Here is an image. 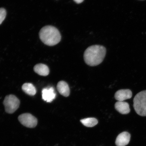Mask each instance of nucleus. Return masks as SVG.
Segmentation results:
<instances>
[{
	"mask_svg": "<svg viewBox=\"0 0 146 146\" xmlns=\"http://www.w3.org/2000/svg\"><path fill=\"white\" fill-rule=\"evenodd\" d=\"M106 51L105 47L101 45H95L89 47L84 54L85 63L91 66L99 65L104 59Z\"/></svg>",
	"mask_w": 146,
	"mask_h": 146,
	"instance_id": "nucleus-1",
	"label": "nucleus"
},
{
	"mask_svg": "<svg viewBox=\"0 0 146 146\" xmlns=\"http://www.w3.org/2000/svg\"><path fill=\"white\" fill-rule=\"evenodd\" d=\"M40 39L45 44L52 46L61 41V36L59 31L55 27L50 25L43 27L39 32Z\"/></svg>",
	"mask_w": 146,
	"mask_h": 146,
	"instance_id": "nucleus-2",
	"label": "nucleus"
},
{
	"mask_svg": "<svg viewBox=\"0 0 146 146\" xmlns=\"http://www.w3.org/2000/svg\"><path fill=\"white\" fill-rule=\"evenodd\" d=\"M133 107L138 115L146 116V90L137 94L133 100Z\"/></svg>",
	"mask_w": 146,
	"mask_h": 146,
	"instance_id": "nucleus-3",
	"label": "nucleus"
},
{
	"mask_svg": "<svg viewBox=\"0 0 146 146\" xmlns=\"http://www.w3.org/2000/svg\"><path fill=\"white\" fill-rule=\"evenodd\" d=\"M20 100L13 95H10L5 97L3 104L5 112L9 114L13 113L19 106Z\"/></svg>",
	"mask_w": 146,
	"mask_h": 146,
	"instance_id": "nucleus-4",
	"label": "nucleus"
},
{
	"mask_svg": "<svg viewBox=\"0 0 146 146\" xmlns=\"http://www.w3.org/2000/svg\"><path fill=\"white\" fill-rule=\"evenodd\" d=\"M18 120L25 127L32 128L37 125V119L32 115L28 113L22 114L18 117Z\"/></svg>",
	"mask_w": 146,
	"mask_h": 146,
	"instance_id": "nucleus-5",
	"label": "nucleus"
},
{
	"mask_svg": "<svg viewBox=\"0 0 146 146\" xmlns=\"http://www.w3.org/2000/svg\"><path fill=\"white\" fill-rule=\"evenodd\" d=\"M42 92V99L48 103H51L56 98V94L53 87L44 88Z\"/></svg>",
	"mask_w": 146,
	"mask_h": 146,
	"instance_id": "nucleus-6",
	"label": "nucleus"
},
{
	"mask_svg": "<svg viewBox=\"0 0 146 146\" xmlns=\"http://www.w3.org/2000/svg\"><path fill=\"white\" fill-rule=\"evenodd\" d=\"M132 96V91L129 89L119 90L115 94V98L118 101L123 102L130 99Z\"/></svg>",
	"mask_w": 146,
	"mask_h": 146,
	"instance_id": "nucleus-7",
	"label": "nucleus"
},
{
	"mask_svg": "<svg viewBox=\"0 0 146 146\" xmlns=\"http://www.w3.org/2000/svg\"><path fill=\"white\" fill-rule=\"evenodd\" d=\"M131 135L128 132H124L118 135L116 138L115 144L117 146H125L130 141Z\"/></svg>",
	"mask_w": 146,
	"mask_h": 146,
	"instance_id": "nucleus-8",
	"label": "nucleus"
},
{
	"mask_svg": "<svg viewBox=\"0 0 146 146\" xmlns=\"http://www.w3.org/2000/svg\"><path fill=\"white\" fill-rule=\"evenodd\" d=\"M116 110L122 114H127L130 112L129 104L125 102L118 101L115 104Z\"/></svg>",
	"mask_w": 146,
	"mask_h": 146,
	"instance_id": "nucleus-9",
	"label": "nucleus"
},
{
	"mask_svg": "<svg viewBox=\"0 0 146 146\" xmlns=\"http://www.w3.org/2000/svg\"><path fill=\"white\" fill-rule=\"evenodd\" d=\"M56 88L58 92L61 95L67 97L70 95V88L66 82L64 81L59 82L57 84Z\"/></svg>",
	"mask_w": 146,
	"mask_h": 146,
	"instance_id": "nucleus-10",
	"label": "nucleus"
},
{
	"mask_svg": "<svg viewBox=\"0 0 146 146\" xmlns=\"http://www.w3.org/2000/svg\"><path fill=\"white\" fill-rule=\"evenodd\" d=\"M34 72L40 76H46L50 73V70L47 65L43 64L36 65L34 68Z\"/></svg>",
	"mask_w": 146,
	"mask_h": 146,
	"instance_id": "nucleus-11",
	"label": "nucleus"
},
{
	"mask_svg": "<svg viewBox=\"0 0 146 146\" xmlns=\"http://www.w3.org/2000/svg\"><path fill=\"white\" fill-rule=\"evenodd\" d=\"M22 89L24 92L29 95L34 96L36 93L35 87L31 83L24 84L22 87Z\"/></svg>",
	"mask_w": 146,
	"mask_h": 146,
	"instance_id": "nucleus-12",
	"label": "nucleus"
},
{
	"mask_svg": "<svg viewBox=\"0 0 146 146\" xmlns=\"http://www.w3.org/2000/svg\"><path fill=\"white\" fill-rule=\"evenodd\" d=\"M80 121L84 125L88 127H94L98 123L97 119L94 118H84L81 120Z\"/></svg>",
	"mask_w": 146,
	"mask_h": 146,
	"instance_id": "nucleus-13",
	"label": "nucleus"
},
{
	"mask_svg": "<svg viewBox=\"0 0 146 146\" xmlns=\"http://www.w3.org/2000/svg\"><path fill=\"white\" fill-rule=\"evenodd\" d=\"M7 14L6 11L3 8H0V25L4 21Z\"/></svg>",
	"mask_w": 146,
	"mask_h": 146,
	"instance_id": "nucleus-14",
	"label": "nucleus"
},
{
	"mask_svg": "<svg viewBox=\"0 0 146 146\" xmlns=\"http://www.w3.org/2000/svg\"><path fill=\"white\" fill-rule=\"evenodd\" d=\"M74 1L76 3L79 4V3L83 2L84 0H74Z\"/></svg>",
	"mask_w": 146,
	"mask_h": 146,
	"instance_id": "nucleus-15",
	"label": "nucleus"
}]
</instances>
